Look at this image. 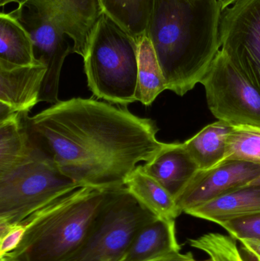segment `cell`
Listing matches in <instances>:
<instances>
[{
  "label": "cell",
  "mask_w": 260,
  "mask_h": 261,
  "mask_svg": "<svg viewBox=\"0 0 260 261\" xmlns=\"http://www.w3.org/2000/svg\"><path fill=\"white\" fill-rule=\"evenodd\" d=\"M189 245L206 253L212 261H247L232 237L220 233H207L189 239Z\"/></svg>",
  "instance_id": "22"
},
{
  "label": "cell",
  "mask_w": 260,
  "mask_h": 261,
  "mask_svg": "<svg viewBox=\"0 0 260 261\" xmlns=\"http://www.w3.org/2000/svg\"><path fill=\"white\" fill-rule=\"evenodd\" d=\"M232 125L218 120L204 127L192 138L183 142L199 170H207L224 161L226 141Z\"/></svg>",
  "instance_id": "17"
},
{
  "label": "cell",
  "mask_w": 260,
  "mask_h": 261,
  "mask_svg": "<svg viewBox=\"0 0 260 261\" xmlns=\"http://www.w3.org/2000/svg\"><path fill=\"white\" fill-rule=\"evenodd\" d=\"M221 50L260 92V0H238L224 9Z\"/></svg>",
  "instance_id": "9"
},
{
  "label": "cell",
  "mask_w": 260,
  "mask_h": 261,
  "mask_svg": "<svg viewBox=\"0 0 260 261\" xmlns=\"http://www.w3.org/2000/svg\"><path fill=\"white\" fill-rule=\"evenodd\" d=\"M186 214L214 222H223L260 213V185H247L222 195Z\"/></svg>",
  "instance_id": "14"
},
{
  "label": "cell",
  "mask_w": 260,
  "mask_h": 261,
  "mask_svg": "<svg viewBox=\"0 0 260 261\" xmlns=\"http://www.w3.org/2000/svg\"><path fill=\"white\" fill-rule=\"evenodd\" d=\"M136 41L137 44L136 101L150 107L160 93L167 90V86L155 50L148 35H141Z\"/></svg>",
  "instance_id": "19"
},
{
  "label": "cell",
  "mask_w": 260,
  "mask_h": 261,
  "mask_svg": "<svg viewBox=\"0 0 260 261\" xmlns=\"http://www.w3.org/2000/svg\"><path fill=\"white\" fill-rule=\"evenodd\" d=\"M83 63L89 88L98 99L125 107L137 102V41L105 13L93 29Z\"/></svg>",
  "instance_id": "5"
},
{
  "label": "cell",
  "mask_w": 260,
  "mask_h": 261,
  "mask_svg": "<svg viewBox=\"0 0 260 261\" xmlns=\"http://www.w3.org/2000/svg\"><path fill=\"white\" fill-rule=\"evenodd\" d=\"M180 252L175 220L156 217L139 230L121 261H154Z\"/></svg>",
  "instance_id": "13"
},
{
  "label": "cell",
  "mask_w": 260,
  "mask_h": 261,
  "mask_svg": "<svg viewBox=\"0 0 260 261\" xmlns=\"http://www.w3.org/2000/svg\"><path fill=\"white\" fill-rule=\"evenodd\" d=\"M46 73L41 63L14 66L0 62V103L12 113H29L40 102Z\"/></svg>",
  "instance_id": "11"
},
{
  "label": "cell",
  "mask_w": 260,
  "mask_h": 261,
  "mask_svg": "<svg viewBox=\"0 0 260 261\" xmlns=\"http://www.w3.org/2000/svg\"><path fill=\"white\" fill-rule=\"evenodd\" d=\"M156 217L125 186L107 190L83 244L64 261H121L139 230Z\"/></svg>",
  "instance_id": "7"
},
{
  "label": "cell",
  "mask_w": 260,
  "mask_h": 261,
  "mask_svg": "<svg viewBox=\"0 0 260 261\" xmlns=\"http://www.w3.org/2000/svg\"><path fill=\"white\" fill-rule=\"evenodd\" d=\"M154 0H102L104 13L137 39L147 35Z\"/></svg>",
  "instance_id": "20"
},
{
  "label": "cell",
  "mask_w": 260,
  "mask_h": 261,
  "mask_svg": "<svg viewBox=\"0 0 260 261\" xmlns=\"http://www.w3.org/2000/svg\"><path fill=\"white\" fill-rule=\"evenodd\" d=\"M220 1H221V4H222L223 11H224V9L232 6V4H234L238 0H220Z\"/></svg>",
  "instance_id": "27"
},
{
  "label": "cell",
  "mask_w": 260,
  "mask_h": 261,
  "mask_svg": "<svg viewBox=\"0 0 260 261\" xmlns=\"http://www.w3.org/2000/svg\"><path fill=\"white\" fill-rule=\"evenodd\" d=\"M248 185H260V176L251 181Z\"/></svg>",
  "instance_id": "28"
},
{
  "label": "cell",
  "mask_w": 260,
  "mask_h": 261,
  "mask_svg": "<svg viewBox=\"0 0 260 261\" xmlns=\"http://www.w3.org/2000/svg\"><path fill=\"white\" fill-rule=\"evenodd\" d=\"M141 165L143 171L163 186L175 199L199 170L183 143H169L154 159Z\"/></svg>",
  "instance_id": "12"
},
{
  "label": "cell",
  "mask_w": 260,
  "mask_h": 261,
  "mask_svg": "<svg viewBox=\"0 0 260 261\" xmlns=\"http://www.w3.org/2000/svg\"><path fill=\"white\" fill-rule=\"evenodd\" d=\"M27 125L64 174L96 190L125 187L140 163L149 162L169 144L157 139L152 119L94 99L59 101L27 116Z\"/></svg>",
  "instance_id": "1"
},
{
  "label": "cell",
  "mask_w": 260,
  "mask_h": 261,
  "mask_svg": "<svg viewBox=\"0 0 260 261\" xmlns=\"http://www.w3.org/2000/svg\"><path fill=\"white\" fill-rule=\"evenodd\" d=\"M154 261H199L197 260L194 257L192 253L188 252L186 254H182L181 252L177 253V254H172V255L168 256V257H164V258L160 259V260ZM203 261H208L203 260Z\"/></svg>",
  "instance_id": "25"
},
{
  "label": "cell",
  "mask_w": 260,
  "mask_h": 261,
  "mask_svg": "<svg viewBox=\"0 0 260 261\" xmlns=\"http://www.w3.org/2000/svg\"><path fill=\"white\" fill-rule=\"evenodd\" d=\"M235 240L260 239V213L220 224Z\"/></svg>",
  "instance_id": "23"
},
{
  "label": "cell",
  "mask_w": 260,
  "mask_h": 261,
  "mask_svg": "<svg viewBox=\"0 0 260 261\" xmlns=\"http://www.w3.org/2000/svg\"><path fill=\"white\" fill-rule=\"evenodd\" d=\"M220 0H154L147 35L167 90L183 96L201 83L221 51Z\"/></svg>",
  "instance_id": "2"
},
{
  "label": "cell",
  "mask_w": 260,
  "mask_h": 261,
  "mask_svg": "<svg viewBox=\"0 0 260 261\" xmlns=\"http://www.w3.org/2000/svg\"><path fill=\"white\" fill-rule=\"evenodd\" d=\"M242 251L250 261H260V239L239 241Z\"/></svg>",
  "instance_id": "24"
},
{
  "label": "cell",
  "mask_w": 260,
  "mask_h": 261,
  "mask_svg": "<svg viewBox=\"0 0 260 261\" xmlns=\"http://www.w3.org/2000/svg\"><path fill=\"white\" fill-rule=\"evenodd\" d=\"M28 113H15L0 121V175L27 159L35 142L27 125Z\"/></svg>",
  "instance_id": "15"
},
{
  "label": "cell",
  "mask_w": 260,
  "mask_h": 261,
  "mask_svg": "<svg viewBox=\"0 0 260 261\" xmlns=\"http://www.w3.org/2000/svg\"><path fill=\"white\" fill-rule=\"evenodd\" d=\"M128 191L156 216L176 220L182 214L174 196L137 166L125 184Z\"/></svg>",
  "instance_id": "16"
},
{
  "label": "cell",
  "mask_w": 260,
  "mask_h": 261,
  "mask_svg": "<svg viewBox=\"0 0 260 261\" xmlns=\"http://www.w3.org/2000/svg\"><path fill=\"white\" fill-rule=\"evenodd\" d=\"M208 261H212V260H211V259H208Z\"/></svg>",
  "instance_id": "30"
},
{
  "label": "cell",
  "mask_w": 260,
  "mask_h": 261,
  "mask_svg": "<svg viewBox=\"0 0 260 261\" xmlns=\"http://www.w3.org/2000/svg\"><path fill=\"white\" fill-rule=\"evenodd\" d=\"M12 14L29 32L35 58L47 67L40 102H59L60 77L66 58H82L104 13L100 0H25Z\"/></svg>",
  "instance_id": "3"
},
{
  "label": "cell",
  "mask_w": 260,
  "mask_h": 261,
  "mask_svg": "<svg viewBox=\"0 0 260 261\" xmlns=\"http://www.w3.org/2000/svg\"><path fill=\"white\" fill-rule=\"evenodd\" d=\"M106 190L80 187L27 216L16 224L25 229L22 241L6 256L14 261L67 260L83 244Z\"/></svg>",
  "instance_id": "4"
},
{
  "label": "cell",
  "mask_w": 260,
  "mask_h": 261,
  "mask_svg": "<svg viewBox=\"0 0 260 261\" xmlns=\"http://www.w3.org/2000/svg\"><path fill=\"white\" fill-rule=\"evenodd\" d=\"M0 261H14L12 260V259L9 258L7 256H5V257H0Z\"/></svg>",
  "instance_id": "29"
},
{
  "label": "cell",
  "mask_w": 260,
  "mask_h": 261,
  "mask_svg": "<svg viewBox=\"0 0 260 261\" xmlns=\"http://www.w3.org/2000/svg\"><path fill=\"white\" fill-rule=\"evenodd\" d=\"M215 118L232 126H260V92L221 50L201 80Z\"/></svg>",
  "instance_id": "8"
},
{
  "label": "cell",
  "mask_w": 260,
  "mask_h": 261,
  "mask_svg": "<svg viewBox=\"0 0 260 261\" xmlns=\"http://www.w3.org/2000/svg\"><path fill=\"white\" fill-rule=\"evenodd\" d=\"M34 142L35 148L27 159L0 175V236L9 227L81 187Z\"/></svg>",
  "instance_id": "6"
},
{
  "label": "cell",
  "mask_w": 260,
  "mask_h": 261,
  "mask_svg": "<svg viewBox=\"0 0 260 261\" xmlns=\"http://www.w3.org/2000/svg\"><path fill=\"white\" fill-rule=\"evenodd\" d=\"M100 2H102V0H100Z\"/></svg>",
  "instance_id": "31"
},
{
  "label": "cell",
  "mask_w": 260,
  "mask_h": 261,
  "mask_svg": "<svg viewBox=\"0 0 260 261\" xmlns=\"http://www.w3.org/2000/svg\"><path fill=\"white\" fill-rule=\"evenodd\" d=\"M260 176V165L241 161H225L210 170H198L177 198L182 213L207 203L244 186Z\"/></svg>",
  "instance_id": "10"
},
{
  "label": "cell",
  "mask_w": 260,
  "mask_h": 261,
  "mask_svg": "<svg viewBox=\"0 0 260 261\" xmlns=\"http://www.w3.org/2000/svg\"><path fill=\"white\" fill-rule=\"evenodd\" d=\"M25 0H0V6L1 7H4V6H7V5L10 4V3H15L17 6H21Z\"/></svg>",
  "instance_id": "26"
},
{
  "label": "cell",
  "mask_w": 260,
  "mask_h": 261,
  "mask_svg": "<svg viewBox=\"0 0 260 261\" xmlns=\"http://www.w3.org/2000/svg\"><path fill=\"white\" fill-rule=\"evenodd\" d=\"M225 161H245L260 165L259 125L232 126L226 141Z\"/></svg>",
  "instance_id": "21"
},
{
  "label": "cell",
  "mask_w": 260,
  "mask_h": 261,
  "mask_svg": "<svg viewBox=\"0 0 260 261\" xmlns=\"http://www.w3.org/2000/svg\"><path fill=\"white\" fill-rule=\"evenodd\" d=\"M0 62L14 66L38 64L29 32L12 12L0 14Z\"/></svg>",
  "instance_id": "18"
}]
</instances>
